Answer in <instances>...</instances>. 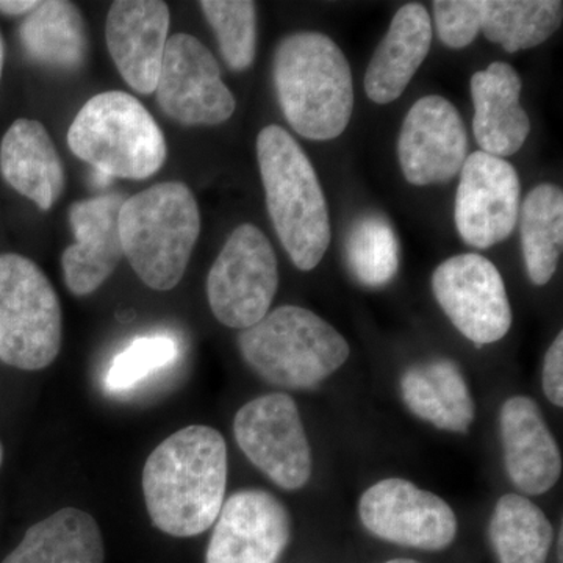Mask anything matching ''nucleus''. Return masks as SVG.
I'll list each match as a JSON object with an SVG mask.
<instances>
[{"instance_id":"nucleus-31","label":"nucleus","mask_w":563,"mask_h":563,"mask_svg":"<svg viewBox=\"0 0 563 563\" xmlns=\"http://www.w3.org/2000/svg\"><path fill=\"white\" fill-rule=\"evenodd\" d=\"M483 0H437L433 2L437 32L444 46L463 49L481 32Z\"/></svg>"},{"instance_id":"nucleus-13","label":"nucleus","mask_w":563,"mask_h":563,"mask_svg":"<svg viewBox=\"0 0 563 563\" xmlns=\"http://www.w3.org/2000/svg\"><path fill=\"white\" fill-rule=\"evenodd\" d=\"M521 185L506 158L483 151L466 157L455 191L454 220L468 246L488 250L509 239L520 214Z\"/></svg>"},{"instance_id":"nucleus-10","label":"nucleus","mask_w":563,"mask_h":563,"mask_svg":"<svg viewBox=\"0 0 563 563\" xmlns=\"http://www.w3.org/2000/svg\"><path fill=\"white\" fill-rule=\"evenodd\" d=\"M432 291L454 328L476 346L499 342L512 325L501 273L479 254L444 261L432 274Z\"/></svg>"},{"instance_id":"nucleus-18","label":"nucleus","mask_w":563,"mask_h":563,"mask_svg":"<svg viewBox=\"0 0 563 563\" xmlns=\"http://www.w3.org/2000/svg\"><path fill=\"white\" fill-rule=\"evenodd\" d=\"M501 437L507 474L518 490L543 495L558 484L562 455L539 404L528 396H514L503 404Z\"/></svg>"},{"instance_id":"nucleus-15","label":"nucleus","mask_w":563,"mask_h":563,"mask_svg":"<svg viewBox=\"0 0 563 563\" xmlns=\"http://www.w3.org/2000/svg\"><path fill=\"white\" fill-rule=\"evenodd\" d=\"M398 157L415 187L454 179L468 157V133L453 103L435 95L415 102L402 122Z\"/></svg>"},{"instance_id":"nucleus-29","label":"nucleus","mask_w":563,"mask_h":563,"mask_svg":"<svg viewBox=\"0 0 563 563\" xmlns=\"http://www.w3.org/2000/svg\"><path fill=\"white\" fill-rule=\"evenodd\" d=\"M202 13L217 35L222 58L233 70H246L257 49V9L251 0H203Z\"/></svg>"},{"instance_id":"nucleus-14","label":"nucleus","mask_w":563,"mask_h":563,"mask_svg":"<svg viewBox=\"0 0 563 563\" xmlns=\"http://www.w3.org/2000/svg\"><path fill=\"white\" fill-rule=\"evenodd\" d=\"M290 539L287 507L272 493L246 488L222 504L206 563H277Z\"/></svg>"},{"instance_id":"nucleus-28","label":"nucleus","mask_w":563,"mask_h":563,"mask_svg":"<svg viewBox=\"0 0 563 563\" xmlns=\"http://www.w3.org/2000/svg\"><path fill=\"white\" fill-rule=\"evenodd\" d=\"M346 262L365 287L390 284L398 273L399 246L387 218L366 213L354 221L346 239Z\"/></svg>"},{"instance_id":"nucleus-22","label":"nucleus","mask_w":563,"mask_h":563,"mask_svg":"<svg viewBox=\"0 0 563 563\" xmlns=\"http://www.w3.org/2000/svg\"><path fill=\"white\" fill-rule=\"evenodd\" d=\"M402 399L407 409L442 431L468 432L474 402L459 366L446 358L410 366L402 374Z\"/></svg>"},{"instance_id":"nucleus-17","label":"nucleus","mask_w":563,"mask_h":563,"mask_svg":"<svg viewBox=\"0 0 563 563\" xmlns=\"http://www.w3.org/2000/svg\"><path fill=\"white\" fill-rule=\"evenodd\" d=\"M168 31L169 9L161 0H120L110 7L107 46L132 90L152 95L157 88Z\"/></svg>"},{"instance_id":"nucleus-7","label":"nucleus","mask_w":563,"mask_h":563,"mask_svg":"<svg viewBox=\"0 0 563 563\" xmlns=\"http://www.w3.org/2000/svg\"><path fill=\"white\" fill-rule=\"evenodd\" d=\"M60 299L43 269L20 254H0V361L22 372L47 368L60 354Z\"/></svg>"},{"instance_id":"nucleus-5","label":"nucleus","mask_w":563,"mask_h":563,"mask_svg":"<svg viewBox=\"0 0 563 563\" xmlns=\"http://www.w3.org/2000/svg\"><path fill=\"white\" fill-rule=\"evenodd\" d=\"M243 361L265 383L310 390L350 357L342 333L312 310L282 306L239 335Z\"/></svg>"},{"instance_id":"nucleus-32","label":"nucleus","mask_w":563,"mask_h":563,"mask_svg":"<svg viewBox=\"0 0 563 563\" xmlns=\"http://www.w3.org/2000/svg\"><path fill=\"white\" fill-rule=\"evenodd\" d=\"M543 391L554 406H563V335L555 336L544 355Z\"/></svg>"},{"instance_id":"nucleus-30","label":"nucleus","mask_w":563,"mask_h":563,"mask_svg":"<svg viewBox=\"0 0 563 563\" xmlns=\"http://www.w3.org/2000/svg\"><path fill=\"white\" fill-rule=\"evenodd\" d=\"M179 350L168 335H147L136 339L131 346L114 357L106 376L110 391H128L152 373L172 365Z\"/></svg>"},{"instance_id":"nucleus-6","label":"nucleus","mask_w":563,"mask_h":563,"mask_svg":"<svg viewBox=\"0 0 563 563\" xmlns=\"http://www.w3.org/2000/svg\"><path fill=\"white\" fill-rule=\"evenodd\" d=\"M68 144L76 157L110 179H150L168 155L157 122L124 91L92 96L69 125Z\"/></svg>"},{"instance_id":"nucleus-20","label":"nucleus","mask_w":563,"mask_h":563,"mask_svg":"<svg viewBox=\"0 0 563 563\" xmlns=\"http://www.w3.org/2000/svg\"><path fill=\"white\" fill-rule=\"evenodd\" d=\"M3 180L31 199L40 210H49L66 187L65 166L49 132L36 120L20 118L0 143Z\"/></svg>"},{"instance_id":"nucleus-11","label":"nucleus","mask_w":563,"mask_h":563,"mask_svg":"<svg viewBox=\"0 0 563 563\" xmlns=\"http://www.w3.org/2000/svg\"><path fill=\"white\" fill-rule=\"evenodd\" d=\"M155 92L163 113L188 128L222 124L236 109L217 58L188 33L168 38Z\"/></svg>"},{"instance_id":"nucleus-33","label":"nucleus","mask_w":563,"mask_h":563,"mask_svg":"<svg viewBox=\"0 0 563 563\" xmlns=\"http://www.w3.org/2000/svg\"><path fill=\"white\" fill-rule=\"evenodd\" d=\"M36 5L38 2L35 0H0V13L7 16H21V14L27 16Z\"/></svg>"},{"instance_id":"nucleus-27","label":"nucleus","mask_w":563,"mask_h":563,"mask_svg":"<svg viewBox=\"0 0 563 563\" xmlns=\"http://www.w3.org/2000/svg\"><path fill=\"white\" fill-rule=\"evenodd\" d=\"M559 0H483L481 32L503 49H531L544 43L562 25Z\"/></svg>"},{"instance_id":"nucleus-35","label":"nucleus","mask_w":563,"mask_h":563,"mask_svg":"<svg viewBox=\"0 0 563 563\" xmlns=\"http://www.w3.org/2000/svg\"><path fill=\"white\" fill-rule=\"evenodd\" d=\"M385 563H420V562L412 561V559H393V561H388Z\"/></svg>"},{"instance_id":"nucleus-19","label":"nucleus","mask_w":563,"mask_h":563,"mask_svg":"<svg viewBox=\"0 0 563 563\" xmlns=\"http://www.w3.org/2000/svg\"><path fill=\"white\" fill-rule=\"evenodd\" d=\"M473 132L481 151L504 158L517 154L531 133V120L520 103V76L514 66L495 62L473 74Z\"/></svg>"},{"instance_id":"nucleus-1","label":"nucleus","mask_w":563,"mask_h":563,"mask_svg":"<svg viewBox=\"0 0 563 563\" xmlns=\"http://www.w3.org/2000/svg\"><path fill=\"white\" fill-rule=\"evenodd\" d=\"M141 485L147 514L158 531L179 539L209 531L228 488L224 437L202 424L174 432L147 457Z\"/></svg>"},{"instance_id":"nucleus-9","label":"nucleus","mask_w":563,"mask_h":563,"mask_svg":"<svg viewBox=\"0 0 563 563\" xmlns=\"http://www.w3.org/2000/svg\"><path fill=\"white\" fill-rule=\"evenodd\" d=\"M233 433L252 465L284 490L309 483L312 453L291 396L272 393L244 404L233 420Z\"/></svg>"},{"instance_id":"nucleus-2","label":"nucleus","mask_w":563,"mask_h":563,"mask_svg":"<svg viewBox=\"0 0 563 563\" xmlns=\"http://www.w3.org/2000/svg\"><path fill=\"white\" fill-rule=\"evenodd\" d=\"M282 113L307 140L329 141L346 131L354 111L350 63L335 41L320 32L285 36L273 63Z\"/></svg>"},{"instance_id":"nucleus-3","label":"nucleus","mask_w":563,"mask_h":563,"mask_svg":"<svg viewBox=\"0 0 563 563\" xmlns=\"http://www.w3.org/2000/svg\"><path fill=\"white\" fill-rule=\"evenodd\" d=\"M257 161L282 246L296 268L312 272L331 244L328 202L312 163L298 141L274 124L258 133Z\"/></svg>"},{"instance_id":"nucleus-12","label":"nucleus","mask_w":563,"mask_h":563,"mask_svg":"<svg viewBox=\"0 0 563 563\" xmlns=\"http://www.w3.org/2000/svg\"><path fill=\"white\" fill-rule=\"evenodd\" d=\"M358 515L377 539L417 550L442 551L457 536L450 504L398 477L379 481L363 493Z\"/></svg>"},{"instance_id":"nucleus-34","label":"nucleus","mask_w":563,"mask_h":563,"mask_svg":"<svg viewBox=\"0 0 563 563\" xmlns=\"http://www.w3.org/2000/svg\"><path fill=\"white\" fill-rule=\"evenodd\" d=\"M3 63H5V44H3L2 33H0V80H2Z\"/></svg>"},{"instance_id":"nucleus-16","label":"nucleus","mask_w":563,"mask_h":563,"mask_svg":"<svg viewBox=\"0 0 563 563\" xmlns=\"http://www.w3.org/2000/svg\"><path fill=\"white\" fill-rule=\"evenodd\" d=\"M124 201V196L110 192L70 206L76 243L63 252L62 266L73 295L88 296L98 290L124 258L118 225Z\"/></svg>"},{"instance_id":"nucleus-4","label":"nucleus","mask_w":563,"mask_h":563,"mask_svg":"<svg viewBox=\"0 0 563 563\" xmlns=\"http://www.w3.org/2000/svg\"><path fill=\"white\" fill-rule=\"evenodd\" d=\"M124 257L144 285L169 291L187 272L201 233V213L184 181H162L125 199L120 210Z\"/></svg>"},{"instance_id":"nucleus-26","label":"nucleus","mask_w":563,"mask_h":563,"mask_svg":"<svg viewBox=\"0 0 563 563\" xmlns=\"http://www.w3.org/2000/svg\"><path fill=\"white\" fill-rule=\"evenodd\" d=\"M521 247L533 285H547L558 269L563 247V195L553 184L533 188L520 214Z\"/></svg>"},{"instance_id":"nucleus-24","label":"nucleus","mask_w":563,"mask_h":563,"mask_svg":"<svg viewBox=\"0 0 563 563\" xmlns=\"http://www.w3.org/2000/svg\"><path fill=\"white\" fill-rule=\"evenodd\" d=\"M22 49L47 68L74 70L87 60L88 36L84 18L73 2H38L20 27Z\"/></svg>"},{"instance_id":"nucleus-36","label":"nucleus","mask_w":563,"mask_h":563,"mask_svg":"<svg viewBox=\"0 0 563 563\" xmlns=\"http://www.w3.org/2000/svg\"><path fill=\"white\" fill-rule=\"evenodd\" d=\"M2 463H3V446H2V442H0V468H2Z\"/></svg>"},{"instance_id":"nucleus-21","label":"nucleus","mask_w":563,"mask_h":563,"mask_svg":"<svg viewBox=\"0 0 563 563\" xmlns=\"http://www.w3.org/2000/svg\"><path fill=\"white\" fill-rule=\"evenodd\" d=\"M431 44L432 22L426 7L421 3L401 7L366 69V96L379 106L401 98L428 57Z\"/></svg>"},{"instance_id":"nucleus-25","label":"nucleus","mask_w":563,"mask_h":563,"mask_svg":"<svg viewBox=\"0 0 563 563\" xmlns=\"http://www.w3.org/2000/svg\"><path fill=\"white\" fill-rule=\"evenodd\" d=\"M488 532L499 563H547L554 540L543 510L515 493L496 503Z\"/></svg>"},{"instance_id":"nucleus-8","label":"nucleus","mask_w":563,"mask_h":563,"mask_svg":"<svg viewBox=\"0 0 563 563\" xmlns=\"http://www.w3.org/2000/svg\"><path fill=\"white\" fill-rule=\"evenodd\" d=\"M279 288L276 252L254 224L239 225L207 276L211 312L228 328L250 329L269 313Z\"/></svg>"},{"instance_id":"nucleus-23","label":"nucleus","mask_w":563,"mask_h":563,"mask_svg":"<svg viewBox=\"0 0 563 563\" xmlns=\"http://www.w3.org/2000/svg\"><path fill=\"white\" fill-rule=\"evenodd\" d=\"M101 528L90 514L65 507L33 525L2 563H103Z\"/></svg>"}]
</instances>
